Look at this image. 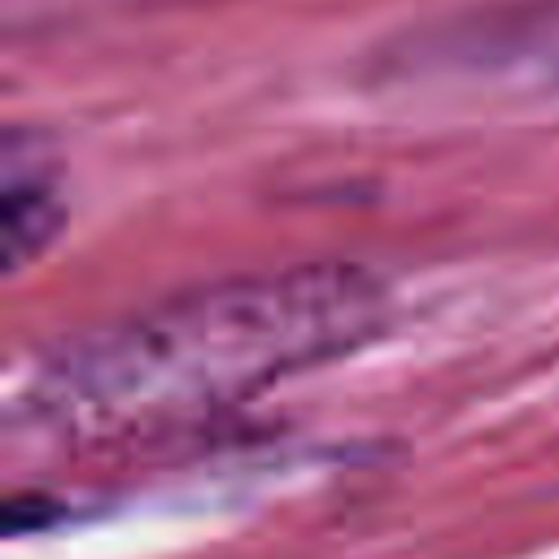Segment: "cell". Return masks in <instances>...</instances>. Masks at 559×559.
Returning a JSON list of instances; mask_svg holds the SVG:
<instances>
[{
  "label": "cell",
  "mask_w": 559,
  "mask_h": 559,
  "mask_svg": "<svg viewBox=\"0 0 559 559\" xmlns=\"http://www.w3.org/2000/svg\"><path fill=\"white\" fill-rule=\"evenodd\" d=\"M61 231V201L48 183H4V210H0V258L9 271L35 262Z\"/></svg>",
  "instance_id": "7a4b0ae2"
},
{
  "label": "cell",
  "mask_w": 559,
  "mask_h": 559,
  "mask_svg": "<svg viewBox=\"0 0 559 559\" xmlns=\"http://www.w3.org/2000/svg\"><path fill=\"white\" fill-rule=\"evenodd\" d=\"M384 284L349 262L218 280L48 349L4 406L9 441L87 445L231 406L384 332Z\"/></svg>",
  "instance_id": "6da1fadb"
}]
</instances>
